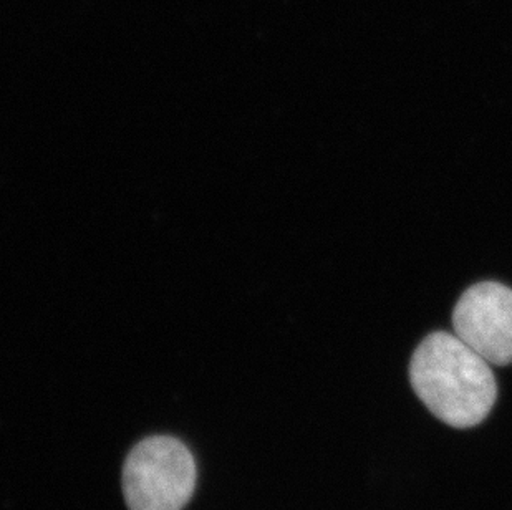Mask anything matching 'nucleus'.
Here are the masks:
<instances>
[{"mask_svg": "<svg viewBox=\"0 0 512 510\" xmlns=\"http://www.w3.org/2000/svg\"><path fill=\"white\" fill-rule=\"evenodd\" d=\"M194 487L193 456L170 436L136 444L123 466V494L130 510H183Z\"/></svg>", "mask_w": 512, "mask_h": 510, "instance_id": "2", "label": "nucleus"}, {"mask_svg": "<svg viewBox=\"0 0 512 510\" xmlns=\"http://www.w3.org/2000/svg\"><path fill=\"white\" fill-rule=\"evenodd\" d=\"M410 381L431 414L458 429L483 423L498 398L491 365L456 333H431L420 343Z\"/></svg>", "mask_w": 512, "mask_h": 510, "instance_id": "1", "label": "nucleus"}, {"mask_svg": "<svg viewBox=\"0 0 512 510\" xmlns=\"http://www.w3.org/2000/svg\"><path fill=\"white\" fill-rule=\"evenodd\" d=\"M453 328L489 365H511L512 289L499 282L469 287L456 304Z\"/></svg>", "mask_w": 512, "mask_h": 510, "instance_id": "3", "label": "nucleus"}]
</instances>
